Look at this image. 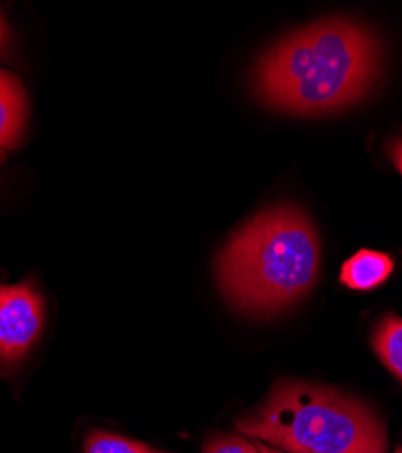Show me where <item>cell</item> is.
I'll list each match as a JSON object with an SVG mask.
<instances>
[{
	"mask_svg": "<svg viewBox=\"0 0 402 453\" xmlns=\"http://www.w3.org/2000/svg\"><path fill=\"white\" fill-rule=\"evenodd\" d=\"M381 48L372 31L332 19L290 33L255 65L254 86L270 107L326 115L367 96L379 77Z\"/></svg>",
	"mask_w": 402,
	"mask_h": 453,
	"instance_id": "1",
	"label": "cell"
},
{
	"mask_svg": "<svg viewBox=\"0 0 402 453\" xmlns=\"http://www.w3.org/2000/svg\"><path fill=\"white\" fill-rule=\"evenodd\" d=\"M319 238L308 216L277 205L231 238L216 259L217 287L229 303L255 318L296 305L317 281Z\"/></svg>",
	"mask_w": 402,
	"mask_h": 453,
	"instance_id": "2",
	"label": "cell"
},
{
	"mask_svg": "<svg viewBox=\"0 0 402 453\" xmlns=\"http://www.w3.org/2000/svg\"><path fill=\"white\" fill-rule=\"evenodd\" d=\"M238 428L288 453H386L388 446L384 425L367 404L303 381H281Z\"/></svg>",
	"mask_w": 402,
	"mask_h": 453,
	"instance_id": "3",
	"label": "cell"
},
{
	"mask_svg": "<svg viewBox=\"0 0 402 453\" xmlns=\"http://www.w3.org/2000/svg\"><path fill=\"white\" fill-rule=\"evenodd\" d=\"M44 326V297L31 283L0 285V366L17 365Z\"/></svg>",
	"mask_w": 402,
	"mask_h": 453,
	"instance_id": "4",
	"label": "cell"
},
{
	"mask_svg": "<svg viewBox=\"0 0 402 453\" xmlns=\"http://www.w3.org/2000/svg\"><path fill=\"white\" fill-rule=\"evenodd\" d=\"M393 273V259L377 250L362 249L343 263L341 283L352 290H372L381 287Z\"/></svg>",
	"mask_w": 402,
	"mask_h": 453,
	"instance_id": "5",
	"label": "cell"
},
{
	"mask_svg": "<svg viewBox=\"0 0 402 453\" xmlns=\"http://www.w3.org/2000/svg\"><path fill=\"white\" fill-rule=\"evenodd\" d=\"M26 120V93L20 81L10 73L0 88V160L15 149Z\"/></svg>",
	"mask_w": 402,
	"mask_h": 453,
	"instance_id": "6",
	"label": "cell"
},
{
	"mask_svg": "<svg viewBox=\"0 0 402 453\" xmlns=\"http://www.w3.org/2000/svg\"><path fill=\"white\" fill-rule=\"evenodd\" d=\"M372 345L383 365L402 381V318L383 316L375 325Z\"/></svg>",
	"mask_w": 402,
	"mask_h": 453,
	"instance_id": "7",
	"label": "cell"
},
{
	"mask_svg": "<svg viewBox=\"0 0 402 453\" xmlns=\"http://www.w3.org/2000/svg\"><path fill=\"white\" fill-rule=\"evenodd\" d=\"M86 453H163L149 448L143 442H136L115 434L91 432L86 439Z\"/></svg>",
	"mask_w": 402,
	"mask_h": 453,
	"instance_id": "8",
	"label": "cell"
},
{
	"mask_svg": "<svg viewBox=\"0 0 402 453\" xmlns=\"http://www.w3.org/2000/svg\"><path fill=\"white\" fill-rule=\"evenodd\" d=\"M203 453H260V451L245 439H239L234 435H217L205 444Z\"/></svg>",
	"mask_w": 402,
	"mask_h": 453,
	"instance_id": "9",
	"label": "cell"
},
{
	"mask_svg": "<svg viewBox=\"0 0 402 453\" xmlns=\"http://www.w3.org/2000/svg\"><path fill=\"white\" fill-rule=\"evenodd\" d=\"M386 153H388V158L391 160L393 167L400 173L402 176V136H395L388 142V147H386Z\"/></svg>",
	"mask_w": 402,
	"mask_h": 453,
	"instance_id": "10",
	"label": "cell"
},
{
	"mask_svg": "<svg viewBox=\"0 0 402 453\" xmlns=\"http://www.w3.org/2000/svg\"><path fill=\"white\" fill-rule=\"evenodd\" d=\"M4 44H6V26H4L3 17H0V51H3Z\"/></svg>",
	"mask_w": 402,
	"mask_h": 453,
	"instance_id": "11",
	"label": "cell"
},
{
	"mask_svg": "<svg viewBox=\"0 0 402 453\" xmlns=\"http://www.w3.org/2000/svg\"><path fill=\"white\" fill-rule=\"evenodd\" d=\"M255 448H258V451L260 453H284V451H279V449H274V448H269V446H265V444H255ZM288 453V451H286Z\"/></svg>",
	"mask_w": 402,
	"mask_h": 453,
	"instance_id": "12",
	"label": "cell"
},
{
	"mask_svg": "<svg viewBox=\"0 0 402 453\" xmlns=\"http://www.w3.org/2000/svg\"><path fill=\"white\" fill-rule=\"evenodd\" d=\"M8 77H10V73H6V71L0 69V88L4 86V82H6V79H8Z\"/></svg>",
	"mask_w": 402,
	"mask_h": 453,
	"instance_id": "13",
	"label": "cell"
},
{
	"mask_svg": "<svg viewBox=\"0 0 402 453\" xmlns=\"http://www.w3.org/2000/svg\"><path fill=\"white\" fill-rule=\"evenodd\" d=\"M395 453H402V446H398V448L395 449Z\"/></svg>",
	"mask_w": 402,
	"mask_h": 453,
	"instance_id": "14",
	"label": "cell"
}]
</instances>
